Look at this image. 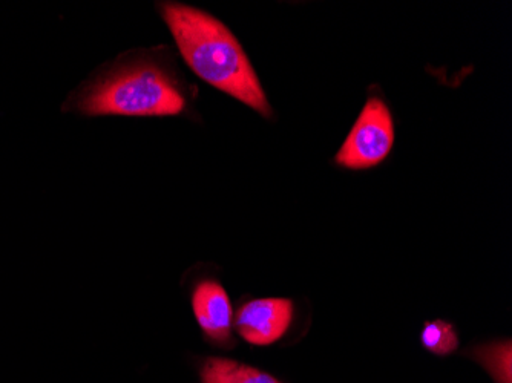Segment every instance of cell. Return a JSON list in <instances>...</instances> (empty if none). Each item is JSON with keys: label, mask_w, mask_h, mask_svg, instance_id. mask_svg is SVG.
Returning <instances> with one entry per match:
<instances>
[{"label": "cell", "mask_w": 512, "mask_h": 383, "mask_svg": "<svg viewBox=\"0 0 512 383\" xmlns=\"http://www.w3.org/2000/svg\"><path fill=\"white\" fill-rule=\"evenodd\" d=\"M184 62L204 82L272 117V108L249 57L234 34L211 14L165 2L158 7Z\"/></svg>", "instance_id": "cell-1"}, {"label": "cell", "mask_w": 512, "mask_h": 383, "mask_svg": "<svg viewBox=\"0 0 512 383\" xmlns=\"http://www.w3.org/2000/svg\"><path fill=\"white\" fill-rule=\"evenodd\" d=\"M74 106L88 117H174L188 108L177 77L151 56L128 57L77 92Z\"/></svg>", "instance_id": "cell-2"}, {"label": "cell", "mask_w": 512, "mask_h": 383, "mask_svg": "<svg viewBox=\"0 0 512 383\" xmlns=\"http://www.w3.org/2000/svg\"><path fill=\"white\" fill-rule=\"evenodd\" d=\"M393 145L394 125L390 109L384 100L371 97L335 160L345 169H370L388 157Z\"/></svg>", "instance_id": "cell-3"}, {"label": "cell", "mask_w": 512, "mask_h": 383, "mask_svg": "<svg viewBox=\"0 0 512 383\" xmlns=\"http://www.w3.org/2000/svg\"><path fill=\"white\" fill-rule=\"evenodd\" d=\"M292 319L293 302L290 299H252L238 310L235 328L244 341L266 347L283 338Z\"/></svg>", "instance_id": "cell-4"}, {"label": "cell", "mask_w": 512, "mask_h": 383, "mask_svg": "<svg viewBox=\"0 0 512 383\" xmlns=\"http://www.w3.org/2000/svg\"><path fill=\"white\" fill-rule=\"evenodd\" d=\"M192 308L195 319L207 338L218 344L230 341L234 311L230 305L229 295L220 282L214 279L198 282L192 293Z\"/></svg>", "instance_id": "cell-5"}, {"label": "cell", "mask_w": 512, "mask_h": 383, "mask_svg": "<svg viewBox=\"0 0 512 383\" xmlns=\"http://www.w3.org/2000/svg\"><path fill=\"white\" fill-rule=\"evenodd\" d=\"M201 380L203 383H281L264 371L221 357L204 362Z\"/></svg>", "instance_id": "cell-6"}, {"label": "cell", "mask_w": 512, "mask_h": 383, "mask_svg": "<svg viewBox=\"0 0 512 383\" xmlns=\"http://www.w3.org/2000/svg\"><path fill=\"white\" fill-rule=\"evenodd\" d=\"M511 342H497L476 350L477 361L485 365L497 383H512Z\"/></svg>", "instance_id": "cell-7"}, {"label": "cell", "mask_w": 512, "mask_h": 383, "mask_svg": "<svg viewBox=\"0 0 512 383\" xmlns=\"http://www.w3.org/2000/svg\"><path fill=\"white\" fill-rule=\"evenodd\" d=\"M422 344L433 353L450 354L459 345L456 330L445 321L428 322L422 330Z\"/></svg>", "instance_id": "cell-8"}]
</instances>
